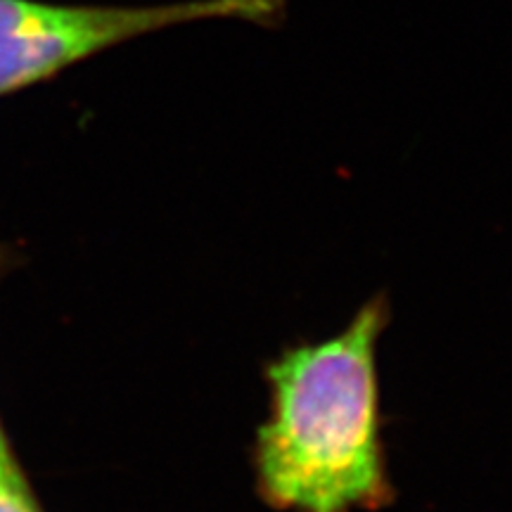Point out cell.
<instances>
[{
	"label": "cell",
	"instance_id": "cell-1",
	"mask_svg": "<svg viewBox=\"0 0 512 512\" xmlns=\"http://www.w3.org/2000/svg\"><path fill=\"white\" fill-rule=\"evenodd\" d=\"M387 323V299L375 297L344 332L285 349L266 366L268 415L252 465L268 508L375 512L394 501L377 380Z\"/></svg>",
	"mask_w": 512,
	"mask_h": 512
},
{
	"label": "cell",
	"instance_id": "cell-2",
	"mask_svg": "<svg viewBox=\"0 0 512 512\" xmlns=\"http://www.w3.org/2000/svg\"><path fill=\"white\" fill-rule=\"evenodd\" d=\"M285 0H181L162 5H62L0 0V98L48 81L140 36L204 22L283 17Z\"/></svg>",
	"mask_w": 512,
	"mask_h": 512
},
{
	"label": "cell",
	"instance_id": "cell-3",
	"mask_svg": "<svg viewBox=\"0 0 512 512\" xmlns=\"http://www.w3.org/2000/svg\"><path fill=\"white\" fill-rule=\"evenodd\" d=\"M0 512H43L31 494L27 479L22 482H5L0 479Z\"/></svg>",
	"mask_w": 512,
	"mask_h": 512
},
{
	"label": "cell",
	"instance_id": "cell-4",
	"mask_svg": "<svg viewBox=\"0 0 512 512\" xmlns=\"http://www.w3.org/2000/svg\"><path fill=\"white\" fill-rule=\"evenodd\" d=\"M0 479H5V482H22L24 479V472L17 463L15 453H12L10 441L3 432V425H0Z\"/></svg>",
	"mask_w": 512,
	"mask_h": 512
}]
</instances>
